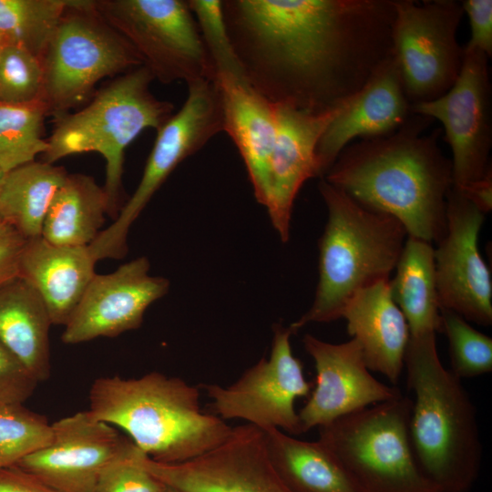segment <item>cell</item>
<instances>
[{
	"mask_svg": "<svg viewBox=\"0 0 492 492\" xmlns=\"http://www.w3.org/2000/svg\"><path fill=\"white\" fill-rule=\"evenodd\" d=\"M247 82L275 106H343L393 54L394 0H226Z\"/></svg>",
	"mask_w": 492,
	"mask_h": 492,
	"instance_id": "6da1fadb",
	"label": "cell"
},
{
	"mask_svg": "<svg viewBox=\"0 0 492 492\" xmlns=\"http://www.w3.org/2000/svg\"><path fill=\"white\" fill-rule=\"evenodd\" d=\"M431 121L411 114L391 134L351 143L323 179L364 207L397 219L407 236L438 243L446 231L453 173L438 144L442 129L425 133Z\"/></svg>",
	"mask_w": 492,
	"mask_h": 492,
	"instance_id": "7a4b0ae2",
	"label": "cell"
},
{
	"mask_svg": "<svg viewBox=\"0 0 492 492\" xmlns=\"http://www.w3.org/2000/svg\"><path fill=\"white\" fill-rule=\"evenodd\" d=\"M87 412L125 431L149 458L164 464L189 461L213 449L232 429L220 416L201 411L197 386L159 372L96 379Z\"/></svg>",
	"mask_w": 492,
	"mask_h": 492,
	"instance_id": "3957f363",
	"label": "cell"
},
{
	"mask_svg": "<svg viewBox=\"0 0 492 492\" xmlns=\"http://www.w3.org/2000/svg\"><path fill=\"white\" fill-rule=\"evenodd\" d=\"M436 334L410 335L405 354L414 394L411 444L421 469L441 492H468L482 459L477 412L461 379L442 364Z\"/></svg>",
	"mask_w": 492,
	"mask_h": 492,
	"instance_id": "277c9868",
	"label": "cell"
},
{
	"mask_svg": "<svg viewBox=\"0 0 492 492\" xmlns=\"http://www.w3.org/2000/svg\"><path fill=\"white\" fill-rule=\"evenodd\" d=\"M327 221L319 240V280L310 309L289 327L295 333L310 323L342 317L358 291L389 280L407 238L395 217L369 210L321 179Z\"/></svg>",
	"mask_w": 492,
	"mask_h": 492,
	"instance_id": "5b68a950",
	"label": "cell"
},
{
	"mask_svg": "<svg viewBox=\"0 0 492 492\" xmlns=\"http://www.w3.org/2000/svg\"><path fill=\"white\" fill-rule=\"evenodd\" d=\"M153 80L145 66L138 67L101 88L82 109L56 117L43 154L44 162L50 164L74 154H100L105 160L108 216L114 220L121 209L126 149L142 131H158L173 115V104L151 93Z\"/></svg>",
	"mask_w": 492,
	"mask_h": 492,
	"instance_id": "8992f818",
	"label": "cell"
},
{
	"mask_svg": "<svg viewBox=\"0 0 492 492\" xmlns=\"http://www.w3.org/2000/svg\"><path fill=\"white\" fill-rule=\"evenodd\" d=\"M411 409L412 399L401 395L320 426L318 441L360 492H441L415 458Z\"/></svg>",
	"mask_w": 492,
	"mask_h": 492,
	"instance_id": "52a82bcc",
	"label": "cell"
},
{
	"mask_svg": "<svg viewBox=\"0 0 492 492\" xmlns=\"http://www.w3.org/2000/svg\"><path fill=\"white\" fill-rule=\"evenodd\" d=\"M42 101L55 118L82 104L98 81L143 61L97 11L94 1L71 0L42 57Z\"/></svg>",
	"mask_w": 492,
	"mask_h": 492,
	"instance_id": "ba28073f",
	"label": "cell"
},
{
	"mask_svg": "<svg viewBox=\"0 0 492 492\" xmlns=\"http://www.w3.org/2000/svg\"><path fill=\"white\" fill-rule=\"evenodd\" d=\"M187 85L182 107L157 131L136 190L113 223L88 245L96 261L126 256L129 229L155 192L179 164L224 131L221 98L214 81L203 78Z\"/></svg>",
	"mask_w": 492,
	"mask_h": 492,
	"instance_id": "9c48e42d",
	"label": "cell"
},
{
	"mask_svg": "<svg viewBox=\"0 0 492 492\" xmlns=\"http://www.w3.org/2000/svg\"><path fill=\"white\" fill-rule=\"evenodd\" d=\"M97 11L164 84L213 80L215 70L196 20L183 0H98Z\"/></svg>",
	"mask_w": 492,
	"mask_h": 492,
	"instance_id": "30bf717a",
	"label": "cell"
},
{
	"mask_svg": "<svg viewBox=\"0 0 492 492\" xmlns=\"http://www.w3.org/2000/svg\"><path fill=\"white\" fill-rule=\"evenodd\" d=\"M393 54L411 106L435 100L456 81L465 48L456 38L461 1L394 0Z\"/></svg>",
	"mask_w": 492,
	"mask_h": 492,
	"instance_id": "8fae6325",
	"label": "cell"
},
{
	"mask_svg": "<svg viewBox=\"0 0 492 492\" xmlns=\"http://www.w3.org/2000/svg\"><path fill=\"white\" fill-rule=\"evenodd\" d=\"M290 327L276 324L271 354L246 370L232 384H203L211 406L223 420L241 419L261 430L302 434L295 400L310 394L311 384L293 355Z\"/></svg>",
	"mask_w": 492,
	"mask_h": 492,
	"instance_id": "7c38bea8",
	"label": "cell"
},
{
	"mask_svg": "<svg viewBox=\"0 0 492 492\" xmlns=\"http://www.w3.org/2000/svg\"><path fill=\"white\" fill-rule=\"evenodd\" d=\"M465 48L460 74L440 97L411 106V113L436 119L452 151L453 186L460 189L489 170L492 146L488 56Z\"/></svg>",
	"mask_w": 492,
	"mask_h": 492,
	"instance_id": "4fadbf2b",
	"label": "cell"
},
{
	"mask_svg": "<svg viewBox=\"0 0 492 492\" xmlns=\"http://www.w3.org/2000/svg\"><path fill=\"white\" fill-rule=\"evenodd\" d=\"M484 220L485 214L452 186L446 198V231L434 249V261L440 309L489 326L492 280L478 249Z\"/></svg>",
	"mask_w": 492,
	"mask_h": 492,
	"instance_id": "5bb4252c",
	"label": "cell"
},
{
	"mask_svg": "<svg viewBox=\"0 0 492 492\" xmlns=\"http://www.w3.org/2000/svg\"><path fill=\"white\" fill-rule=\"evenodd\" d=\"M162 484L181 492H292L273 467L264 432L250 424L232 427L218 446L189 461L143 458Z\"/></svg>",
	"mask_w": 492,
	"mask_h": 492,
	"instance_id": "9a60e30c",
	"label": "cell"
},
{
	"mask_svg": "<svg viewBox=\"0 0 492 492\" xmlns=\"http://www.w3.org/2000/svg\"><path fill=\"white\" fill-rule=\"evenodd\" d=\"M149 266L139 257L110 273H96L65 325L62 342L77 344L138 329L146 310L169 288L166 278L149 274Z\"/></svg>",
	"mask_w": 492,
	"mask_h": 492,
	"instance_id": "2e32d148",
	"label": "cell"
},
{
	"mask_svg": "<svg viewBox=\"0 0 492 492\" xmlns=\"http://www.w3.org/2000/svg\"><path fill=\"white\" fill-rule=\"evenodd\" d=\"M50 445L15 466L57 492H96L101 470L131 441L87 410L52 424Z\"/></svg>",
	"mask_w": 492,
	"mask_h": 492,
	"instance_id": "e0dca14e",
	"label": "cell"
},
{
	"mask_svg": "<svg viewBox=\"0 0 492 492\" xmlns=\"http://www.w3.org/2000/svg\"><path fill=\"white\" fill-rule=\"evenodd\" d=\"M302 343L316 370L314 389L298 413L302 433L403 395L371 374L355 339L331 343L307 333Z\"/></svg>",
	"mask_w": 492,
	"mask_h": 492,
	"instance_id": "ac0fdd59",
	"label": "cell"
},
{
	"mask_svg": "<svg viewBox=\"0 0 492 492\" xmlns=\"http://www.w3.org/2000/svg\"><path fill=\"white\" fill-rule=\"evenodd\" d=\"M343 105L320 113L275 106L277 131L263 206L284 242L290 238L293 203L300 189L309 179L320 177L318 142Z\"/></svg>",
	"mask_w": 492,
	"mask_h": 492,
	"instance_id": "d6986e66",
	"label": "cell"
},
{
	"mask_svg": "<svg viewBox=\"0 0 492 492\" xmlns=\"http://www.w3.org/2000/svg\"><path fill=\"white\" fill-rule=\"evenodd\" d=\"M397 61L392 54L343 105L321 137L316 158L321 179L355 138L386 136L411 116Z\"/></svg>",
	"mask_w": 492,
	"mask_h": 492,
	"instance_id": "ffe728a7",
	"label": "cell"
},
{
	"mask_svg": "<svg viewBox=\"0 0 492 492\" xmlns=\"http://www.w3.org/2000/svg\"><path fill=\"white\" fill-rule=\"evenodd\" d=\"M213 81L221 98L224 131L243 159L257 201L263 205L277 131L276 107L244 77L216 74Z\"/></svg>",
	"mask_w": 492,
	"mask_h": 492,
	"instance_id": "44dd1931",
	"label": "cell"
},
{
	"mask_svg": "<svg viewBox=\"0 0 492 492\" xmlns=\"http://www.w3.org/2000/svg\"><path fill=\"white\" fill-rule=\"evenodd\" d=\"M341 318L346 320L348 333L359 343L369 370L396 384L405 368L410 332L392 297L389 280L356 292Z\"/></svg>",
	"mask_w": 492,
	"mask_h": 492,
	"instance_id": "7402d4cb",
	"label": "cell"
},
{
	"mask_svg": "<svg viewBox=\"0 0 492 492\" xmlns=\"http://www.w3.org/2000/svg\"><path fill=\"white\" fill-rule=\"evenodd\" d=\"M88 246H60L42 236L26 240L19 259L18 277L40 295L53 324L65 326L95 276Z\"/></svg>",
	"mask_w": 492,
	"mask_h": 492,
	"instance_id": "603a6c76",
	"label": "cell"
},
{
	"mask_svg": "<svg viewBox=\"0 0 492 492\" xmlns=\"http://www.w3.org/2000/svg\"><path fill=\"white\" fill-rule=\"evenodd\" d=\"M52 321L38 292L15 277L0 286V342L39 383L50 376Z\"/></svg>",
	"mask_w": 492,
	"mask_h": 492,
	"instance_id": "cb8c5ba5",
	"label": "cell"
},
{
	"mask_svg": "<svg viewBox=\"0 0 492 492\" xmlns=\"http://www.w3.org/2000/svg\"><path fill=\"white\" fill-rule=\"evenodd\" d=\"M263 432L272 464L292 492H360L318 440H301L277 428Z\"/></svg>",
	"mask_w": 492,
	"mask_h": 492,
	"instance_id": "d4e9b609",
	"label": "cell"
},
{
	"mask_svg": "<svg viewBox=\"0 0 492 492\" xmlns=\"http://www.w3.org/2000/svg\"><path fill=\"white\" fill-rule=\"evenodd\" d=\"M434 249L430 242L407 236L395 275L389 281L392 297L406 320L410 335L442 331Z\"/></svg>",
	"mask_w": 492,
	"mask_h": 492,
	"instance_id": "484cf974",
	"label": "cell"
},
{
	"mask_svg": "<svg viewBox=\"0 0 492 492\" xmlns=\"http://www.w3.org/2000/svg\"><path fill=\"white\" fill-rule=\"evenodd\" d=\"M108 200L93 177L68 173L46 213L42 237L60 246H88L100 233Z\"/></svg>",
	"mask_w": 492,
	"mask_h": 492,
	"instance_id": "4316f807",
	"label": "cell"
},
{
	"mask_svg": "<svg viewBox=\"0 0 492 492\" xmlns=\"http://www.w3.org/2000/svg\"><path fill=\"white\" fill-rule=\"evenodd\" d=\"M67 174L63 167L36 160L5 173L0 187L2 220L26 241L40 237L51 202Z\"/></svg>",
	"mask_w": 492,
	"mask_h": 492,
	"instance_id": "83f0119b",
	"label": "cell"
},
{
	"mask_svg": "<svg viewBox=\"0 0 492 492\" xmlns=\"http://www.w3.org/2000/svg\"><path fill=\"white\" fill-rule=\"evenodd\" d=\"M71 0H0V45L22 46L42 57Z\"/></svg>",
	"mask_w": 492,
	"mask_h": 492,
	"instance_id": "f1b7e54d",
	"label": "cell"
},
{
	"mask_svg": "<svg viewBox=\"0 0 492 492\" xmlns=\"http://www.w3.org/2000/svg\"><path fill=\"white\" fill-rule=\"evenodd\" d=\"M47 115L42 100L12 105L0 102V169L9 172L35 161L48 143L42 138Z\"/></svg>",
	"mask_w": 492,
	"mask_h": 492,
	"instance_id": "f546056e",
	"label": "cell"
},
{
	"mask_svg": "<svg viewBox=\"0 0 492 492\" xmlns=\"http://www.w3.org/2000/svg\"><path fill=\"white\" fill-rule=\"evenodd\" d=\"M52 424L21 403L0 405V468L15 466L22 459L50 445Z\"/></svg>",
	"mask_w": 492,
	"mask_h": 492,
	"instance_id": "4dcf8cb0",
	"label": "cell"
},
{
	"mask_svg": "<svg viewBox=\"0 0 492 492\" xmlns=\"http://www.w3.org/2000/svg\"><path fill=\"white\" fill-rule=\"evenodd\" d=\"M442 331L449 343L450 371L459 379L473 378L492 371V338L456 313L440 309Z\"/></svg>",
	"mask_w": 492,
	"mask_h": 492,
	"instance_id": "1f68e13d",
	"label": "cell"
},
{
	"mask_svg": "<svg viewBox=\"0 0 492 492\" xmlns=\"http://www.w3.org/2000/svg\"><path fill=\"white\" fill-rule=\"evenodd\" d=\"M43 66L29 50L0 45V102L12 105L42 100Z\"/></svg>",
	"mask_w": 492,
	"mask_h": 492,
	"instance_id": "d6a6232c",
	"label": "cell"
},
{
	"mask_svg": "<svg viewBox=\"0 0 492 492\" xmlns=\"http://www.w3.org/2000/svg\"><path fill=\"white\" fill-rule=\"evenodd\" d=\"M187 2L213 65L215 75L225 74L244 77L228 33L223 2L220 0Z\"/></svg>",
	"mask_w": 492,
	"mask_h": 492,
	"instance_id": "836d02e7",
	"label": "cell"
},
{
	"mask_svg": "<svg viewBox=\"0 0 492 492\" xmlns=\"http://www.w3.org/2000/svg\"><path fill=\"white\" fill-rule=\"evenodd\" d=\"M147 456L132 441L100 472L96 492H160L164 487L144 466Z\"/></svg>",
	"mask_w": 492,
	"mask_h": 492,
	"instance_id": "e575fe53",
	"label": "cell"
},
{
	"mask_svg": "<svg viewBox=\"0 0 492 492\" xmlns=\"http://www.w3.org/2000/svg\"><path fill=\"white\" fill-rule=\"evenodd\" d=\"M37 381L0 342V405L23 404L34 393Z\"/></svg>",
	"mask_w": 492,
	"mask_h": 492,
	"instance_id": "d590c367",
	"label": "cell"
},
{
	"mask_svg": "<svg viewBox=\"0 0 492 492\" xmlns=\"http://www.w3.org/2000/svg\"><path fill=\"white\" fill-rule=\"evenodd\" d=\"M469 18L470 38L466 48L477 49L492 56V0L461 1Z\"/></svg>",
	"mask_w": 492,
	"mask_h": 492,
	"instance_id": "8d00e7d4",
	"label": "cell"
},
{
	"mask_svg": "<svg viewBox=\"0 0 492 492\" xmlns=\"http://www.w3.org/2000/svg\"><path fill=\"white\" fill-rule=\"evenodd\" d=\"M26 239L10 224L0 223V286L18 276Z\"/></svg>",
	"mask_w": 492,
	"mask_h": 492,
	"instance_id": "74e56055",
	"label": "cell"
},
{
	"mask_svg": "<svg viewBox=\"0 0 492 492\" xmlns=\"http://www.w3.org/2000/svg\"><path fill=\"white\" fill-rule=\"evenodd\" d=\"M0 492H57L16 466L0 468Z\"/></svg>",
	"mask_w": 492,
	"mask_h": 492,
	"instance_id": "f35d334b",
	"label": "cell"
},
{
	"mask_svg": "<svg viewBox=\"0 0 492 492\" xmlns=\"http://www.w3.org/2000/svg\"><path fill=\"white\" fill-rule=\"evenodd\" d=\"M457 190L484 214L491 210L492 170H489L483 178Z\"/></svg>",
	"mask_w": 492,
	"mask_h": 492,
	"instance_id": "ab89813d",
	"label": "cell"
},
{
	"mask_svg": "<svg viewBox=\"0 0 492 492\" xmlns=\"http://www.w3.org/2000/svg\"><path fill=\"white\" fill-rule=\"evenodd\" d=\"M160 492H181L174 487L164 485Z\"/></svg>",
	"mask_w": 492,
	"mask_h": 492,
	"instance_id": "60d3db41",
	"label": "cell"
},
{
	"mask_svg": "<svg viewBox=\"0 0 492 492\" xmlns=\"http://www.w3.org/2000/svg\"><path fill=\"white\" fill-rule=\"evenodd\" d=\"M4 175H5V173L0 169V187H1V183H2V180H3ZM1 222H3V220H2V218H1V215H0V223Z\"/></svg>",
	"mask_w": 492,
	"mask_h": 492,
	"instance_id": "b9f144b4",
	"label": "cell"
}]
</instances>
